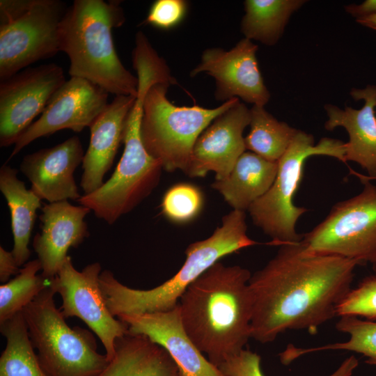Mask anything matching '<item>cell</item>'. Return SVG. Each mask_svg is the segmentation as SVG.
Segmentation results:
<instances>
[{
    "label": "cell",
    "instance_id": "3957f363",
    "mask_svg": "<svg viewBox=\"0 0 376 376\" xmlns=\"http://www.w3.org/2000/svg\"><path fill=\"white\" fill-rule=\"evenodd\" d=\"M125 20L120 1L75 0L59 28V49L70 61V77L86 79L108 93H138V79L120 61L111 31Z\"/></svg>",
    "mask_w": 376,
    "mask_h": 376
},
{
    "label": "cell",
    "instance_id": "6da1fadb",
    "mask_svg": "<svg viewBox=\"0 0 376 376\" xmlns=\"http://www.w3.org/2000/svg\"><path fill=\"white\" fill-rule=\"evenodd\" d=\"M359 265L340 256L308 253L301 241L280 246L249 279L251 338L267 343L288 330L315 333L337 316Z\"/></svg>",
    "mask_w": 376,
    "mask_h": 376
},
{
    "label": "cell",
    "instance_id": "7a4b0ae2",
    "mask_svg": "<svg viewBox=\"0 0 376 376\" xmlns=\"http://www.w3.org/2000/svg\"><path fill=\"white\" fill-rule=\"evenodd\" d=\"M251 276L246 268L217 262L187 288L178 301L187 334L217 368L243 350L251 338Z\"/></svg>",
    "mask_w": 376,
    "mask_h": 376
},
{
    "label": "cell",
    "instance_id": "9a60e30c",
    "mask_svg": "<svg viewBox=\"0 0 376 376\" xmlns=\"http://www.w3.org/2000/svg\"><path fill=\"white\" fill-rule=\"evenodd\" d=\"M250 118V109L240 100L216 118L196 140L187 175L205 177L212 171L215 180L225 179L245 152L243 132Z\"/></svg>",
    "mask_w": 376,
    "mask_h": 376
},
{
    "label": "cell",
    "instance_id": "ba28073f",
    "mask_svg": "<svg viewBox=\"0 0 376 376\" xmlns=\"http://www.w3.org/2000/svg\"><path fill=\"white\" fill-rule=\"evenodd\" d=\"M166 83H156L143 102L141 136L147 152L159 160L163 169L187 173L194 144L201 133L239 98L207 109L198 105L176 106L167 98Z\"/></svg>",
    "mask_w": 376,
    "mask_h": 376
},
{
    "label": "cell",
    "instance_id": "484cf974",
    "mask_svg": "<svg viewBox=\"0 0 376 376\" xmlns=\"http://www.w3.org/2000/svg\"><path fill=\"white\" fill-rule=\"evenodd\" d=\"M336 328L348 334V340L309 348H299L288 345L279 354L281 363L288 365L295 359L313 352L347 350L363 354L368 358L366 363L376 366V322L363 320L357 316L343 315L340 317Z\"/></svg>",
    "mask_w": 376,
    "mask_h": 376
},
{
    "label": "cell",
    "instance_id": "277c9868",
    "mask_svg": "<svg viewBox=\"0 0 376 376\" xmlns=\"http://www.w3.org/2000/svg\"><path fill=\"white\" fill-rule=\"evenodd\" d=\"M246 230L245 212L232 210L210 237L188 246L185 261L173 276L152 289L127 287L110 270L102 271L100 285L109 311L118 318L175 308L187 288L223 257L258 244Z\"/></svg>",
    "mask_w": 376,
    "mask_h": 376
},
{
    "label": "cell",
    "instance_id": "5bb4252c",
    "mask_svg": "<svg viewBox=\"0 0 376 376\" xmlns=\"http://www.w3.org/2000/svg\"><path fill=\"white\" fill-rule=\"evenodd\" d=\"M257 50L258 45L246 38L228 51L208 48L203 52L200 63L190 76L205 72L212 77L216 85L214 97L218 101L237 97L253 105L265 106L270 93L258 67Z\"/></svg>",
    "mask_w": 376,
    "mask_h": 376
},
{
    "label": "cell",
    "instance_id": "d590c367",
    "mask_svg": "<svg viewBox=\"0 0 376 376\" xmlns=\"http://www.w3.org/2000/svg\"><path fill=\"white\" fill-rule=\"evenodd\" d=\"M357 22L362 26L376 30V15L357 19Z\"/></svg>",
    "mask_w": 376,
    "mask_h": 376
},
{
    "label": "cell",
    "instance_id": "f1b7e54d",
    "mask_svg": "<svg viewBox=\"0 0 376 376\" xmlns=\"http://www.w3.org/2000/svg\"><path fill=\"white\" fill-rule=\"evenodd\" d=\"M203 199L201 191L196 187L177 184L164 194L161 207L164 216L175 223H185L192 220L200 212Z\"/></svg>",
    "mask_w": 376,
    "mask_h": 376
},
{
    "label": "cell",
    "instance_id": "2e32d148",
    "mask_svg": "<svg viewBox=\"0 0 376 376\" xmlns=\"http://www.w3.org/2000/svg\"><path fill=\"white\" fill-rule=\"evenodd\" d=\"M84 155L79 138L72 136L54 146L25 155L19 171L30 182V189L41 200L77 201L81 195L74 173L82 164Z\"/></svg>",
    "mask_w": 376,
    "mask_h": 376
},
{
    "label": "cell",
    "instance_id": "7c38bea8",
    "mask_svg": "<svg viewBox=\"0 0 376 376\" xmlns=\"http://www.w3.org/2000/svg\"><path fill=\"white\" fill-rule=\"evenodd\" d=\"M63 70L48 63L23 70L0 82V146L15 145L65 81Z\"/></svg>",
    "mask_w": 376,
    "mask_h": 376
},
{
    "label": "cell",
    "instance_id": "ffe728a7",
    "mask_svg": "<svg viewBox=\"0 0 376 376\" xmlns=\"http://www.w3.org/2000/svg\"><path fill=\"white\" fill-rule=\"evenodd\" d=\"M356 100H363L359 109L345 107L342 109L332 104L324 109L328 119L324 127L331 131L337 127H344L349 136L345 143V160L357 163L366 171L369 177L376 178V85L364 88H354L350 92Z\"/></svg>",
    "mask_w": 376,
    "mask_h": 376
},
{
    "label": "cell",
    "instance_id": "836d02e7",
    "mask_svg": "<svg viewBox=\"0 0 376 376\" xmlns=\"http://www.w3.org/2000/svg\"><path fill=\"white\" fill-rule=\"evenodd\" d=\"M20 268L17 265L12 251L0 246V282L1 284L10 281L12 275H17Z\"/></svg>",
    "mask_w": 376,
    "mask_h": 376
},
{
    "label": "cell",
    "instance_id": "d6a6232c",
    "mask_svg": "<svg viewBox=\"0 0 376 376\" xmlns=\"http://www.w3.org/2000/svg\"><path fill=\"white\" fill-rule=\"evenodd\" d=\"M34 0H1L0 24H7L24 13Z\"/></svg>",
    "mask_w": 376,
    "mask_h": 376
},
{
    "label": "cell",
    "instance_id": "8fae6325",
    "mask_svg": "<svg viewBox=\"0 0 376 376\" xmlns=\"http://www.w3.org/2000/svg\"><path fill=\"white\" fill-rule=\"evenodd\" d=\"M102 267L98 262L87 265L81 271L73 265L68 256L50 285L62 299L59 308L65 318L81 319L99 338L110 361L116 341L128 333L127 325L109 311L100 285Z\"/></svg>",
    "mask_w": 376,
    "mask_h": 376
},
{
    "label": "cell",
    "instance_id": "4316f807",
    "mask_svg": "<svg viewBox=\"0 0 376 376\" xmlns=\"http://www.w3.org/2000/svg\"><path fill=\"white\" fill-rule=\"evenodd\" d=\"M250 118V131L244 137L246 149L267 160L278 162L297 130L276 119L264 106L253 105Z\"/></svg>",
    "mask_w": 376,
    "mask_h": 376
},
{
    "label": "cell",
    "instance_id": "74e56055",
    "mask_svg": "<svg viewBox=\"0 0 376 376\" xmlns=\"http://www.w3.org/2000/svg\"><path fill=\"white\" fill-rule=\"evenodd\" d=\"M179 376H181L180 374L179 375Z\"/></svg>",
    "mask_w": 376,
    "mask_h": 376
},
{
    "label": "cell",
    "instance_id": "8d00e7d4",
    "mask_svg": "<svg viewBox=\"0 0 376 376\" xmlns=\"http://www.w3.org/2000/svg\"><path fill=\"white\" fill-rule=\"evenodd\" d=\"M371 265H372L373 269L374 270L375 272H376V261L372 263Z\"/></svg>",
    "mask_w": 376,
    "mask_h": 376
},
{
    "label": "cell",
    "instance_id": "d6986e66",
    "mask_svg": "<svg viewBox=\"0 0 376 376\" xmlns=\"http://www.w3.org/2000/svg\"><path fill=\"white\" fill-rule=\"evenodd\" d=\"M135 99L132 95L115 96L89 127V145L84 155L80 180L84 194L95 191L104 184V175L123 141L126 119Z\"/></svg>",
    "mask_w": 376,
    "mask_h": 376
},
{
    "label": "cell",
    "instance_id": "4dcf8cb0",
    "mask_svg": "<svg viewBox=\"0 0 376 376\" xmlns=\"http://www.w3.org/2000/svg\"><path fill=\"white\" fill-rule=\"evenodd\" d=\"M336 315L376 319V275L366 277L351 289L337 306Z\"/></svg>",
    "mask_w": 376,
    "mask_h": 376
},
{
    "label": "cell",
    "instance_id": "4fadbf2b",
    "mask_svg": "<svg viewBox=\"0 0 376 376\" xmlns=\"http://www.w3.org/2000/svg\"><path fill=\"white\" fill-rule=\"evenodd\" d=\"M109 93L93 83L70 77L53 94L38 120L17 139L8 161L36 139L68 129L89 127L108 105Z\"/></svg>",
    "mask_w": 376,
    "mask_h": 376
},
{
    "label": "cell",
    "instance_id": "83f0119b",
    "mask_svg": "<svg viewBox=\"0 0 376 376\" xmlns=\"http://www.w3.org/2000/svg\"><path fill=\"white\" fill-rule=\"evenodd\" d=\"M41 269L38 258L28 261L14 279L0 285V324L23 311L50 285V280L38 274Z\"/></svg>",
    "mask_w": 376,
    "mask_h": 376
},
{
    "label": "cell",
    "instance_id": "8992f818",
    "mask_svg": "<svg viewBox=\"0 0 376 376\" xmlns=\"http://www.w3.org/2000/svg\"><path fill=\"white\" fill-rule=\"evenodd\" d=\"M147 92L144 86L138 89L125 125L123 152L114 172L99 189L77 200L79 205L90 209L109 225L132 211L159 182L162 165L147 152L141 136Z\"/></svg>",
    "mask_w": 376,
    "mask_h": 376
},
{
    "label": "cell",
    "instance_id": "e0dca14e",
    "mask_svg": "<svg viewBox=\"0 0 376 376\" xmlns=\"http://www.w3.org/2000/svg\"><path fill=\"white\" fill-rule=\"evenodd\" d=\"M132 334L143 335L163 347L177 365L181 376H226L196 347L187 334L178 304L167 311L118 318Z\"/></svg>",
    "mask_w": 376,
    "mask_h": 376
},
{
    "label": "cell",
    "instance_id": "52a82bcc",
    "mask_svg": "<svg viewBox=\"0 0 376 376\" xmlns=\"http://www.w3.org/2000/svg\"><path fill=\"white\" fill-rule=\"evenodd\" d=\"M313 155L329 156L345 163V143L324 137L315 144L311 134L297 130L278 161L272 185L248 210L253 223L272 238L271 245L296 243L302 239L296 224L308 209L296 206L293 199L301 182L304 164Z\"/></svg>",
    "mask_w": 376,
    "mask_h": 376
},
{
    "label": "cell",
    "instance_id": "603a6c76",
    "mask_svg": "<svg viewBox=\"0 0 376 376\" xmlns=\"http://www.w3.org/2000/svg\"><path fill=\"white\" fill-rule=\"evenodd\" d=\"M18 171L4 164L0 169V190L10 211L13 237L12 253L19 267L26 264L31 256L29 248L31 233L42 208L41 199L17 178Z\"/></svg>",
    "mask_w": 376,
    "mask_h": 376
},
{
    "label": "cell",
    "instance_id": "e575fe53",
    "mask_svg": "<svg viewBox=\"0 0 376 376\" xmlns=\"http://www.w3.org/2000/svg\"><path fill=\"white\" fill-rule=\"evenodd\" d=\"M346 11L356 19L376 15V0H366L359 4H350L345 7Z\"/></svg>",
    "mask_w": 376,
    "mask_h": 376
},
{
    "label": "cell",
    "instance_id": "9c48e42d",
    "mask_svg": "<svg viewBox=\"0 0 376 376\" xmlns=\"http://www.w3.org/2000/svg\"><path fill=\"white\" fill-rule=\"evenodd\" d=\"M357 195L340 201L326 218L302 234L306 252L357 261H376V185L368 180Z\"/></svg>",
    "mask_w": 376,
    "mask_h": 376
},
{
    "label": "cell",
    "instance_id": "44dd1931",
    "mask_svg": "<svg viewBox=\"0 0 376 376\" xmlns=\"http://www.w3.org/2000/svg\"><path fill=\"white\" fill-rule=\"evenodd\" d=\"M115 354L96 376H179L168 352L143 335L129 332L116 341Z\"/></svg>",
    "mask_w": 376,
    "mask_h": 376
},
{
    "label": "cell",
    "instance_id": "d4e9b609",
    "mask_svg": "<svg viewBox=\"0 0 376 376\" xmlns=\"http://www.w3.org/2000/svg\"><path fill=\"white\" fill-rule=\"evenodd\" d=\"M6 345L0 357V376H48L30 340L22 311L0 324Z\"/></svg>",
    "mask_w": 376,
    "mask_h": 376
},
{
    "label": "cell",
    "instance_id": "1f68e13d",
    "mask_svg": "<svg viewBox=\"0 0 376 376\" xmlns=\"http://www.w3.org/2000/svg\"><path fill=\"white\" fill-rule=\"evenodd\" d=\"M188 3L185 0H157L152 3L143 24L160 29H170L185 18Z\"/></svg>",
    "mask_w": 376,
    "mask_h": 376
},
{
    "label": "cell",
    "instance_id": "7402d4cb",
    "mask_svg": "<svg viewBox=\"0 0 376 376\" xmlns=\"http://www.w3.org/2000/svg\"><path fill=\"white\" fill-rule=\"evenodd\" d=\"M278 171V162L267 160L252 152H244L230 174L215 180L217 190L233 210H248L272 185Z\"/></svg>",
    "mask_w": 376,
    "mask_h": 376
},
{
    "label": "cell",
    "instance_id": "ac0fdd59",
    "mask_svg": "<svg viewBox=\"0 0 376 376\" xmlns=\"http://www.w3.org/2000/svg\"><path fill=\"white\" fill-rule=\"evenodd\" d=\"M41 209L40 232L33 237V248L41 263V274L51 280L68 256V250L78 247L89 235L84 219L91 211L68 201L48 203Z\"/></svg>",
    "mask_w": 376,
    "mask_h": 376
},
{
    "label": "cell",
    "instance_id": "30bf717a",
    "mask_svg": "<svg viewBox=\"0 0 376 376\" xmlns=\"http://www.w3.org/2000/svg\"><path fill=\"white\" fill-rule=\"evenodd\" d=\"M60 0H34L21 16L0 24V81L55 55L59 28L67 10Z\"/></svg>",
    "mask_w": 376,
    "mask_h": 376
},
{
    "label": "cell",
    "instance_id": "f546056e",
    "mask_svg": "<svg viewBox=\"0 0 376 376\" xmlns=\"http://www.w3.org/2000/svg\"><path fill=\"white\" fill-rule=\"evenodd\" d=\"M358 365V359L350 356L328 376H352ZM218 368L226 376H265L261 368L260 356L246 349L229 358Z\"/></svg>",
    "mask_w": 376,
    "mask_h": 376
},
{
    "label": "cell",
    "instance_id": "5b68a950",
    "mask_svg": "<svg viewBox=\"0 0 376 376\" xmlns=\"http://www.w3.org/2000/svg\"><path fill=\"white\" fill-rule=\"evenodd\" d=\"M56 294L49 285L22 311L40 365L48 376H96L109 361L91 332L67 324Z\"/></svg>",
    "mask_w": 376,
    "mask_h": 376
},
{
    "label": "cell",
    "instance_id": "cb8c5ba5",
    "mask_svg": "<svg viewBox=\"0 0 376 376\" xmlns=\"http://www.w3.org/2000/svg\"><path fill=\"white\" fill-rule=\"evenodd\" d=\"M305 1L246 0L241 23L244 38L273 45L279 40L291 15Z\"/></svg>",
    "mask_w": 376,
    "mask_h": 376
}]
</instances>
